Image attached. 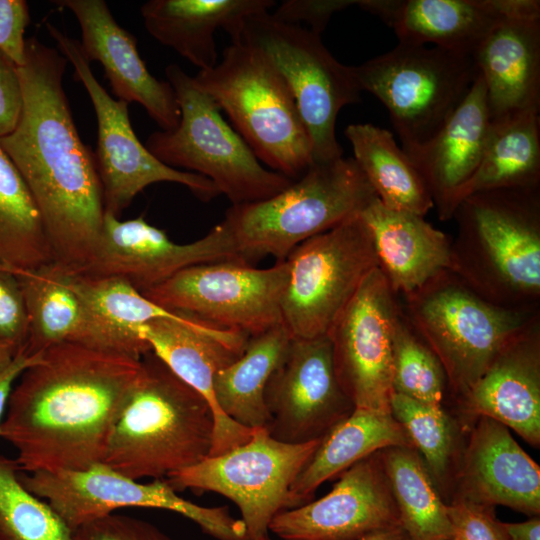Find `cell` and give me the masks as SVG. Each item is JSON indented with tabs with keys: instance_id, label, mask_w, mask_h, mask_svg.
Listing matches in <instances>:
<instances>
[{
	"instance_id": "obj_1",
	"label": "cell",
	"mask_w": 540,
	"mask_h": 540,
	"mask_svg": "<svg viewBox=\"0 0 540 540\" xmlns=\"http://www.w3.org/2000/svg\"><path fill=\"white\" fill-rule=\"evenodd\" d=\"M67 63L57 49L26 39L18 67L23 108L0 147L36 202L54 262L75 271L94 248L105 210L95 154L78 134L63 88Z\"/></svg>"
},
{
	"instance_id": "obj_2",
	"label": "cell",
	"mask_w": 540,
	"mask_h": 540,
	"mask_svg": "<svg viewBox=\"0 0 540 540\" xmlns=\"http://www.w3.org/2000/svg\"><path fill=\"white\" fill-rule=\"evenodd\" d=\"M141 359L72 343L54 345L15 383L0 437L21 471L79 470L103 460Z\"/></svg>"
},
{
	"instance_id": "obj_3",
	"label": "cell",
	"mask_w": 540,
	"mask_h": 540,
	"mask_svg": "<svg viewBox=\"0 0 540 540\" xmlns=\"http://www.w3.org/2000/svg\"><path fill=\"white\" fill-rule=\"evenodd\" d=\"M451 271L495 305L538 310L540 187L501 188L463 199L452 216Z\"/></svg>"
},
{
	"instance_id": "obj_4",
	"label": "cell",
	"mask_w": 540,
	"mask_h": 540,
	"mask_svg": "<svg viewBox=\"0 0 540 540\" xmlns=\"http://www.w3.org/2000/svg\"><path fill=\"white\" fill-rule=\"evenodd\" d=\"M214 426L207 400L149 351L102 462L134 480L164 479L210 454Z\"/></svg>"
},
{
	"instance_id": "obj_5",
	"label": "cell",
	"mask_w": 540,
	"mask_h": 540,
	"mask_svg": "<svg viewBox=\"0 0 540 540\" xmlns=\"http://www.w3.org/2000/svg\"><path fill=\"white\" fill-rule=\"evenodd\" d=\"M375 197L355 160L342 156L313 162L270 198L232 205L222 222L243 261H283L302 242L360 215Z\"/></svg>"
},
{
	"instance_id": "obj_6",
	"label": "cell",
	"mask_w": 540,
	"mask_h": 540,
	"mask_svg": "<svg viewBox=\"0 0 540 540\" xmlns=\"http://www.w3.org/2000/svg\"><path fill=\"white\" fill-rule=\"evenodd\" d=\"M192 78L272 171L296 180L312 164L311 140L292 92L261 49L232 42L221 62Z\"/></svg>"
},
{
	"instance_id": "obj_7",
	"label": "cell",
	"mask_w": 540,
	"mask_h": 540,
	"mask_svg": "<svg viewBox=\"0 0 540 540\" xmlns=\"http://www.w3.org/2000/svg\"><path fill=\"white\" fill-rule=\"evenodd\" d=\"M403 297L409 323L445 371L450 403L469 391L504 345L540 312L490 303L451 270Z\"/></svg>"
},
{
	"instance_id": "obj_8",
	"label": "cell",
	"mask_w": 540,
	"mask_h": 540,
	"mask_svg": "<svg viewBox=\"0 0 540 540\" xmlns=\"http://www.w3.org/2000/svg\"><path fill=\"white\" fill-rule=\"evenodd\" d=\"M180 109L178 125L149 135L146 148L162 163L211 180L232 205L264 200L294 180L261 165L222 117L216 102L177 64L165 68Z\"/></svg>"
},
{
	"instance_id": "obj_9",
	"label": "cell",
	"mask_w": 540,
	"mask_h": 540,
	"mask_svg": "<svg viewBox=\"0 0 540 540\" xmlns=\"http://www.w3.org/2000/svg\"><path fill=\"white\" fill-rule=\"evenodd\" d=\"M351 68L360 90L388 110L407 154L437 134L478 76L469 54L403 43Z\"/></svg>"
},
{
	"instance_id": "obj_10",
	"label": "cell",
	"mask_w": 540,
	"mask_h": 540,
	"mask_svg": "<svg viewBox=\"0 0 540 540\" xmlns=\"http://www.w3.org/2000/svg\"><path fill=\"white\" fill-rule=\"evenodd\" d=\"M241 40L261 49L286 81L311 140L312 161L342 157L336 120L344 106L360 101L362 92L351 66L340 63L319 34L269 12L246 19Z\"/></svg>"
},
{
	"instance_id": "obj_11",
	"label": "cell",
	"mask_w": 540,
	"mask_h": 540,
	"mask_svg": "<svg viewBox=\"0 0 540 540\" xmlns=\"http://www.w3.org/2000/svg\"><path fill=\"white\" fill-rule=\"evenodd\" d=\"M282 324L292 338L328 331L376 267L370 231L360 215L295 247L286 258Z\"/></svg>"
},
{
	"instance_id": "obj_12",
	"label": "cell",
	"mask_w": 540,
	"mask_h": 540,
	"mask_svg": "<svg viewBox=\"0 0 540 540\" xmlns=\"http://www.w3.org/2000/svg\"><path fill=\"white\" fill-rule=\"evenodd\" d=\"M287 260L256 268L243 260L197 264L141 292L177 314L252 337L282 324Z\"/></svg>"
},
{
	"instance_id": "obj_13",
	"label": "cell",
	"mask_w": 540,
	"mask_h": 540,
	"mask_svg": "<svg viewBox=\"0 0 540 540\" xmlns=\"http://www.w3.org/2000/svg\"><path fill=\"white\" fill-rule=\"evenodd\" d=\"M321 439L291 444L257 428L248 441L166 478L175 491H212L239 508L250 540H270L273 518L289 510L290 488Z\"/></svg>"
},
{
	"instance_id": "obj_14",
	"label": "cell",
	"mask_w": 540,
	"mask_h": 540,
	"mask_svg": "<svg viewBox=\"0 0 540 540\" xmlns=\"http://www.w3.org/2000/svg\"><path fill=\"white\" fill-rule=\"evenodd\" d=\"M20 480L73 531L120 508L147 507L176 512L216 540H250L245 524L228 507L194 504L177 495L166 479L140 483L103 462L79 470L21 471Z\"/></svg>"
},
{
	"instance_id": "obj_15",
	"label": "cell",
	"mask_w": 540,
	"mask_h": 540,
	"mask_svg": "<svg viewBox=\"0 0 540 540\" xmlns=\"http://www.w3.org/2000/svg\"><path fill=\"white\" fill-rule=\"evenodd\" d=\"M45 27L57 50L73 66L74 75L90 97L97 119L96 165L103 189L104 210L117 218L147 186L172 182L187 187L197 198L209 201L220 193L208 178L169 167L158 160L137 138L128 103L113 99L94 76L80 41L51 22Z\"/></svg>"
},
{
	"instance_id": "obj_16",
	"label": "cell",
	"mask_w": 540,
	"mask_h": 540,
	"mask_svg": "<svg viewBox=\"0 0 540 540\" xmlns=\"http://www.w3.org/2000/svg\"><path fill=\"white\" fill-rule=\"evenodd\" d=\"M400 309L378 266L327 333L336 377L355 408L390 412L392 332Z\"/></svg>"
},
{
	"instance_id": "obj_17",
	"label": "cell",
	"mask_w": 540,
	"mask_h": 540,
	"mask_svg": "<svg viewBox=\"0 0 540 540\" xmlns=\"http://www.w3.org/2000/svg\"><path fill=\"white\" fill-rule=\"evenodd\" d=\"M264 400L267 432L291 444L321 439L355 409L336 377L328 335L291 338L266 384Z\"/></svg>"
},
{
	"instance_id": "obj_18",
	"label": "cell",
	"mask_w": 540,
	"mask_h": 540,
	"mask_svg": "<svg viewBox=\"0 0 540 540\" xmlns=\"http://www.w3.org/2000/svg\"><path fill=\"white\" fill-rule=\"evenodd\" d=\"M222 260H242L222 221L202 238L179 244L142 216L120 220L104 213L102 227L89 258L74 272L119 277L143 292L182 269Z\"/></svg>"
},
{
	"instance_id": "obj_19",
	"label": "cell",
	"mask_w": 540,
	"mask_h": 540,
	"mask_svg": "<svg viewBox=\"0 0 540 540\" xmlns=\"http://www.w3.org/2000/svg\"><path fill=\"white\" fill-rule=\"evenodd\" d=\"M338 477L325 496L277 514L269 531L283 540H363L401 526L379 451Z\"/></svg>"
},
{
	"instance_id": "obj_20",
	"label": "cell",
	"mask_w": 540,
	"mask_h": 540,
	"mask_svg": "<svg viewBox=\"0 0 540 540\" xmlns=\"http://www.w3.org/2000/svg\"><path fill=\"white\" fill-rule=\"evenodd\" d=\"M137 331L151 351L210 404L215 422L210 456L223 454L250 439L254 429L225 416L216 404L213 390L216 374L242 355L248 336L193 318L154 319Z\"/></svg>"
},
{
	"instance_id": "obj_21",
	"label": "cell",
	"mask_w": 540,
	"mask_h": 540,
	"mask_svg": "<svg viewBox=\"0 0 540 540\" xmlns=\"http://www.w3.org/2000/svg\"><path fill=\"white\" fill-rule=\"evenodd\" d=\"M447 406L464 424L491 418L540 446V312L499 351L469 391Z\"/></svg>"
},
{
	"instance_id": "obj_22",
	"label": "cell",
	"mask_w": 540,
	"mask_h": 540,
	"mask_svg": "<svg viewBox=\"0 0 540 540\" xmlns=\"http://www.w3.org/2000/svg\"><path fill=\"white\" fill-rule=\"evenodd\" d=\"M453 498L539 516L540 467L508 427L477 417L467 427L450 500Z\"/></svg>"
},
{
	"instance_id": "obj_23",
	"label": "cell",
	"mask_w": 540,
	"mask_h": 540,
	"mask_svg": "<svg viewBox=\"0 0 540 540\" xmlns=\"http://www.w3.org/2000/svg\"><path fill=\"white\" fill-rule=\"evenodd\" d=\"M357 5L393 30L398 43L471 55L500 21L539 18L538 0H358Z\"/></svg>"
},
{
	"instance_id": "obj_24",
	"label": "cell",
	"mask_w": 540,
	"mask_h": 540,
	"mask_svg": "<svg viewBox=\"0 0 540 540\" xmlns=\"http://www.w3.org/2000/svg\"><path fill=\"white\" fill-rule=\"evenodd\" d=\"M69 10L81 29L80 46L89 62H99L113 94L140 104L163 131L180 120L176 95L168 81L155 78L137 49L133 34L121 27L103 0H55Z\"/></svg>"
},
{
	"instance_id": "obj_25",
	"label": "cell",
	"mask_w": 540,
	"mask_h": 540,
	"mask_svg": "<svg viewBox=\"0 0 540 540\" xmlns=\"http://www.w3.org/2000/svg\"><path fill=\"white\" fill-rule=\"evenodd\" d=\"M471 57L484 82L491 123L540 110V18L505 19Z\"/></svg>"
},
{
	"instance_id": "obj_26",
	"label": "cell",
	"mask_w": 540,
	"mask_h": 540,
	"mask_svg": "<svg viewBox=\"0 0 540 540\" xmlns=\"http://www.w3.org/2000/svg\"><path fill=\"white\" fill-rule=\"evenodd\" d=\"M491 125L484 82L478 74L437 134L406 153L423 178L441 221L452 219L456 196L481 161Z\"/></svg>"
},
{
	"instance_id": "obj_27",
	"label": "cell",
	"mask_w": 540,
	"mask_h": 540,
	"mask_svg": "<svg viewBox=\"0 0 540 540\" xmlns=\"http://www.w3.org/2000/svg\"><path fill=\"white\" fill-rule=\"evenodd\" d=\"M274 5L272 0H150L140 12L154 39L200 70H208L217 64V30L238 42L246 19Z\"/></svg>"
},
{
	"instance_id": "obj_28",
	"label": "cell",
	"mask_w": 540,
	"mask_h": 540,
	"mask_svg": "<svg viewBox=\"0 0 540 540\" xmlns=\"http://www.w3.org/2000/svg\"><path fill=\"white\" fill-rule=\"evenodd\" d=\"M373 241L378 266L403 296L451 270V239L423 216L392 210L375 197L360 213Z\"/></svg>"
},
{
	"instance_id": "obj_29",
	"label": "cell",
	"mask_w": 540,
	"mask_h": 540,
	"mask_svg": "<svg viewBox=\"0 0 540 540\" xmlns=\"http://www.w3.org/2000/svg\"><path fill=\"white\" fill-rule=\"evenodd\" d=\"M10 268L20 282L28 315L29 333L23 351L26 355L39 354L61 343L109 351L103 328L71 288L60 264Z\"/></svg>"
},
{
	"instance_id": "obj_30",
	"label": "cell",
	"mask_w": 540,
	"mask_h": 540,
	"mask_svg": "<svg viewBox=\"0 0 540 540\" xmlns=\"http://www.w3.org/2000/svg\"><path fill=\"white\" fill-rule=\"evenodd\" d=\"M392 446L414 447L391 412L355 408L320 440L293 482L290 509L312 501L317 488L359 460Z\"/></svg>"
},
{
	"instance_id": "obj_31",
	"label": "cell",
	"mask_w": 540,
	"mask_h": 540,
	"mask_svg": "<svg viewBox=\"0 0 540 540\" xmlns=\"http://www.w3.org/2000/svg\"><path fill=\"white\" fill-rule=\"evenodd\" d=\"M356 164L387 208L425 216L434 207L419 171L386 129L371 123L345 129Z\"/></svg>"
},
{
	"instance_id": "obj_32",
	"label": "cell",
	"mask_w": 540,
	"mask_h": 540,
	"mask_svg": "<svg viewBox=\"0 0 540 540\" xmlns=\"http://www.w3.org/2000/svg\"><path fill=\"white\" fill-rule=\"evenodd\" d=\"M291 338L283 324L249 337L242 355L216 374L215 401L225 416L249 429H266V384L283 361Z\"/></svg>"
},
{
	"instance_id": "obj_33",
	"label": "cell",
	"mask_w": 540,
	"mask_h": 540,
	"mask_svg": "<svg viewBox=\"0 0 540 540\" xmlns=\"http://www.w3.org/2000/svg\"><path fill=\"white\" fill-rule=\"evenodd\" d=\"M491 124L481 161L458 192L455 209L463 199L475 193L540 187L539 113L529 112Z\"/></svg>"
},
{
	"instance_id": "obj_34",
	"label": "cell",
	"mask_w": 540,
	"mask_h": 540,
	"mask_svg": "<svg viewBox=\"0 0 540 540\" xmlns=\"http://www.w3.org/2000/svg\"><path fill=\"white\" fill-rule=\"evenodd\" d=\"M62 266V265H61ZM71 288L86 308L97 318L120 345L123 353L140 360L151 351L139 336L138 328L160 318L187 320L146 298L128 281L119 277L83 275L62 266Z\"/></svg>"
},
{
	"instance_id": "obj_35",
	"label": "cell",
	"mask_w": 540,
	"mask_h": 540,
	"mask_svg": "<svg viewBox=\"0 0 540 540\" xmlns=\"http://www.w3.org/2000/svg\"><path fill=\"white\" fill-rule=\"evenodd\" d=\"M379 452L401 527L410 540H451L447 504L417 450L392 446Z\"/></svg>"
},
{
	"instance_id": "obj_36",
	"label": "cell",
	"mask_w": 540,
	"mask_h": 540,
	"mask_svg": "<svg viewBox=\"0 0 540 540\" xmlns=\"http://www.w3.org/2000/svg\"><path fill=\"white\" fill-rule=\"evenodd\" d=\"M390 412L420 454L444 501L452 494L468 425L447 406H433L393 393Z\"/></svg>"
},
{
	"instance_id": "obj_37",
	"label": "cell",
	"mask_w": 540,
	"mask_h": 540,
	"mask_svg": "<svg viewBox=\"0 0 540 540\" xmlns=\"http://www.w3.org/2000/svg\"><path fill=\"white\" fill-rule=\"evenodd\" d=\"M51 262L53 253L36 202L0 147V263L36 269Z\"/></svg>"
},
{
	"instance_id": "obj_38",
	"label": "cell",
	"mask_w": 540,
	"mask_h": 540,
	"mask_svg": "<svg viewBox=\"0 0 540 540\" xmlns=\"http://www.w3.org/2000/svg\"><path fill=\"white\" fill-rule=\"evenodd\" d=\"M16 461L0 454V540H75L74 531L20 480Z\"/></svg>"
},
{
	"instance_id": "obj_39",
	"label": "cell",
	"mask_w": 540,
	"mask_h": 540,
	"mask_svg": "<svg viewBox=\"0 0 540 540\" xmlns=\"http://www.w3.org/2000/svg\"><path fill=\"white\" fill-rule=\"evenodd\" d=\"M391 381L394 393L433 406L447 403L445 371L409 323L402 306L392 332Z\"/></svg>"
},
{
	"instance_id": "obj_40",
	"label": "cell",
	"mask_w": 540,
	"mask_h": 540,
	"mask_svg": "<svg viewBox=\"0 0 540 540\" xmlns=\"http://www.w3.org/2000/svg\"><path fill=\"white\" fill-rule=\"evenodd\" d=\"M447 504L451 540H510L495 514V507L453 498Z\"/></svg>"
},
{
	"instance_id": "obj_41",
	"label": "cell",
	"mask_w": 540,
	"mask_h": 540,
	"mask_svg": "<svg viewBox=\"0 0 540 540\" xmlns=\"http://www.w3.org/2000/svg\"><path fill=\"white\" fill-rule=\"evenodd\" d=\"M29 333L28 315L20 282L0 263V340L23 352Z\"/></svg>"
},
{
	"instance_id": "obj_42",
	"label": "cell",
	"mask_w": 540,
	"mask_h": 540,
	"mask_svg": "<svg viewBox=\"0 0 540 540\" xmlns=\"http://www.w3.org/2000/svg\"><path fill=\"white\" fill-rule=\"evenodd\" d=\"M74 535L75 540H171L147 521L114 513L80 526Z\"/></svg>"
},
{
	"instance_id": "obj_43",
	"label": "cell",
	"mask_w": 540,
	"mask_h": 540,
	"mask_svg": "<svg viewBox=\"0 0 540 540\" xmlns=\"http://www.w3.org/2000/svg\"><path fill=\"white\" fill-rule=\"evenodd\" d=\"M358 0H287L272 13V17L289 24L307 23L312 32L321 34L329 20L336 13Z\"/></svg>"
},
{
	"instance_id": "obj_44",
	"label": "cell",
	"mask_w": 540,
	"mask_h": 540,
	"mask_svg": "<svg viewBox=\"0 0 540 540\" xmlns=\"http://www.w3.org/2000/svg\"><path fill=\"white\" fill-rule=\"evenodd\" d=\"M30 21L24 0H0V51L18 67L25 63V29Z\"/></svg>"
},
{
	"instance_id": "obj_45",
	"label": "cell",
	"mask_w": 540,
	"mask_h": 540,
	"mask_svg": "<svg viewBox=\"0 0 540 540\" xmlns=\"http://www.w3.org/2000/svg\"><path fill=\"white\" fill-rule=\"evenodd\" d=\"M23 108L18 66L0 51V138L16 128Z\"/></svg>"
},
{
	"instance_id": "obj_46",
	"label": "cell",
	"mask_w": 540,
	"mask_h": 540,
	"mask_svg": "<svg viewBox=\"0 0 540 540\" xmlns=\"http://www.w3.org/2000/svg\"><path fill=\"white\" fill-rule=\"evenodd\" d=\"M41 353L28 356L20 352L14 361L3 372L0 373V427L5 415L10 393L23 371L34 364Z\"/></svg>"
},
{
	"instance_id": "obj_47",
	"label": "cell",
	"mask_w": 540,
	"mask_h": 540,
	"mask_svg": "<svg viewBox=\"0 0 540 540\" xmlns=\"http://www.w3.org/2000/svg\"><path fill=\"white\" fill-rule=\"evenodd\" d=\"M504 529L510 540H540L539 516L520 523H504Z\"/></svg>"
},
{
	"instance_id": "obj_48",
	"label": "cell",
	"mask_w": 540,
	"mask_h": 540,
	"mask_svg": "<svg viewBox=\"0 0 540 540\" xmlns=\"http://www.w3.org/2000/svg\"><path fill=\"white\" fill-rule=\"evenodd\" d=\"M20 352L15 346L0 340V373L10 366Z\"/></svg>"
},
{
	"instance_id": "obj_49",
	"label": "cell",
	"mask_w": 540,
	"mask_h": 540,
	"mask_svg": "<svg viewBox=\"0 0 540 540\" xmlns=\"http://www.w3.org/2000/svg\"><path fill=\"white\" fill-rule=\"evenodd\" d=\"M363 540H410V538L404 531V529L400 526L371 535L364 538Z\"/></svg>"
}]
</instances>
